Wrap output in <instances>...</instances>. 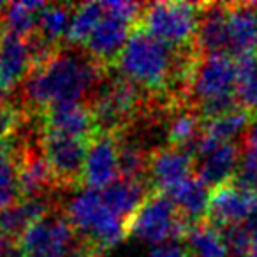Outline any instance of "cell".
Segmentation results:
<instances>
[{"label":"cell","instance_id":"6da1fadb","mask_svg":"<svg viewBox=\"0 0 257 257\" xmlns=\"http://www.w3.org/2000/svg\"><path fill=\"white\" fill-rule=\"evenodd\" d=\"M107 71L83 46L64 43L48 64L29 72L13 97L32 114H41L50 106L86 104Z\"/></svg>","mask_w":257,"mask_h":257},{"label":"cell","instance_id":"7a4b0ae2","mask_svg":"<svg viewBox=\"0 0 257 257\" xmlns=\"http://www.w3.org/2000/svg\"><path fill=\"white\" fill-rule=\"evenodd\" d=\"M201 4L155 2L145 6L138 25L176 50H196Z\"/></svg>","mask_w":257,"mask_h":257},{"label":"cell","instance_id":"3957f363","mask_svg":"<svg viewBox=\"0 0 257 257\" xmlns=\"http://www.w3.org/2000/svg\"><path fill=\"white\" fill-rule=\"evenodd\" d=\"M190 225L166 194L152 192L128 222V236L157 246L169 241L183 243Z\"/></svg>","mask_w":257,"mask_h":257},{"label":"cell","instance_id":"277c9868","mask_svg":"<svg viewBox=\"0 0 257 257\" xmlns=\"http://www.w3.org/2000/svg\"><path fill=\"white\" fill-rule=\"evenodd\" d=\"M236 60L229 55H206L194 64L187 85V102L197 107L217 99L236 97Z\"/></svg>","mask_w":257,"mask_h":257},{"label":"cell","instance_id":"5b68a950","mask_svg":"<svg viewBox=\"0 0 257 257\" xmlns=\"http://www.w3.org/2000/svg\"><path fill=\"white\" fill-rule=\"evenodd\" d=\"M90 141L53 131L43 133V152L60 190L69 192L85 187V161Z\"/></svg>","mask_w":257,"mask_h":257},{"label":"cell","instance_id":"8992f818","mask_svg":"<svg viewBox=\"0 0 257 257\" xmlns=\"http://www.w3.org/2000/svg\"><path fill=\"white\" fill-rule=\"evenodd\" d=\"M78 238L65 211L55 210L23 232L20 246L27 257H64Z\"/></svg>","mask_w":257,"mask_h":257},{"label":"cell","instance_id":"52a82bcc","mask_svg":"<svg viewBox=\"0 0 257 257\" xmlns=\"http://www.w3.org/2000/svg\"><path fill=\"white\" fill-rule=\"evenodd\" d=\"M257 211V196L255 192H248L232 182L213 189L208 206L206 222L215 229H224L229 225L246 224Z\"/></svg>","mask_w":257,"mask_h":257},{"label":"cell","instance_id":"ba28073f","mask_svg":"<svg viewBox=\"0 0 257 257\" xmlns=\"http://www.w3.org/2000/svg\"><path fill=\"white\" fill-rule=\"evenodd\" d=\"M120 175L118 140L111 134H95L88 143L85 161V187L104 190Z\"/></svg>","mask_w":257,"mask_h":257},{"label":"cell","instance_id":"9c48e42d","mask_svg":"<svg viewBox=\"0 0 257 257\" xmlns=\"http://www.w3.org/2000/svg\"><path fill=\"white\" fill-rule=\"evenodd\" d=\"M134 27L136 25L116 18V16L104 15L102 22L97 25V29L92 32V36L88 37L83 48L88 51L93 60L111 69L116 65L118 57L127 46V41L133 34Z\"/></svg>","mask_w":257,"mask_h":257},{"label":"cell","instance_id":"30bf717a","mask_svg":"<svg viewBox=\"0 0 257 257\" xmlns=\"http://www.w3.org/2000/svg\"><path fill=\"white\" fill-rule=\"evenodd\" d=\"M194 173V157L185 150L162 147L152 154L150 185L154 192L168 194Z\"/></svg>","mask_w":257,"mask_h":257},{"label":"cell","instance_id":"8fae6325","mask_svg":"<svg viewBox=\"0 0 257 257\" xmlns=\"http://www.w3.org/2000/svg\"><path fill=\"white\" fill-rule=\"evenodd\" d=\"M196 51L199 57L229 55L227 4H201Z\"/></svg>","mask_w":257,"mask_h":257},{"label":"cell","instance_id":"7c38bea8","mask_svg":"<svg viewBox=\"0 0 257 257\" xmlns=\"http://www.w3.org/2000/svg\"><path fill=\"white\" fill-rule=\"evenodd\" d=\"M44 131H53L65 136L90 141L95 136L92 111L86 104H60L50 106L41 113Z\"/></svg>","mask_w":257,"mask_h":257},{"label":"cell","instance_id":"4fadbf2b","mask_svg":"<svg viewBox=\"0 0 257 257\" xmlns=\"http://www.w3.org/2000/svg\"><path fill=\"white\" fill-rule=\"evenodd\" d=\"M241 147L236 143H222L210 154L194 162V175L208 187H218L232 182L241 159Z\"/></svg>","mask_w":257,"mask_h":257},{"label":"cell","instance_id":"5bb4252c","mask_svg":"<svg viewBox=\"0 0 257 257\" xmlns=\"http://www.w3.org/2000/svg\"><path fill=\"white\" fill-rule=\"evenodd\" d=\"M152 192L154 190L148 182H134V180L120 178L104 190H100V197H102L104 206L111 213L128 224Z\"/></svg>","mask_w":257,"mask_h":257},{"label":"cell","instance_id":"9a60e30c","mask_svg":"<svg viewBox=\"0 0 257 257\" xmlns=\"http://www.w3.org/2000/svg\"><path fill=\"white\" fill-rule=\"evenodd\" d=\"M229 55L243 57L255 53L257 48V6L227 4Z\"/></svg>","mask_w":257,"mask_h":257},{"label":"cell","instance_id":"2e32d148","mask_svg":"<svg viewBox=\"0 0 257 257\" xmlns=\"http://www.w3.org/2000/svg\"><path fill=\"white\" fill-rule=\"evenodd\" d=\"M23 147L25 140L20 136L0 140V211L8 210L22 199L18 171Z\"/></svg>","mask_w":257,"mask_h":257},{"label":"cell","instance_id":"e0dca14e","mask_svg":"<svg viewBox=\"0 0 257 257\" xmlns=\"http://www.w3.org/2000/svg\"><path fill=\"white\" fill-rule=\"evenodd\" d=\"M107 213L109 210L104 206L100 190L88 189V187L79 189L65 208L69 222L81 236H88L106 218Z\"/></svg>","mask_w":257,"mask_h":257},{"label":"cell","instance_id":"ac0fdd59","mask_svg":"<svg viewBox=\"0 0 257 257\" xmlns=\"http://www.w3.org/2000/svg\"><path fill=\"white\" fill-rule=\"evenodd\" d=\"M30 71L32 65L25 39L6 32L0 41V79L6 88L13 93L20 83L25 81Z\"/></svg>","mask_w":257,"mask_h":257},{"label":"cell","instance_id":"d6986e66","mask_svg":"<svg viewBox=\"0 0 257 257\" xmlns=\"http://www.w3.org/2000/svg\"><path fill=\"white\" fill-rule=\"evenodd\" d=\"M166 196L175 203L180 215L185 218L189 224H197L203 220L204 213H208L210 206V187L199 180L196 175L187 178L180 185H176L173 190H169Z\"/></svg>","mask_w":257,"mask_h":257},{"label":"cell","instance_id":"ffe728a7","mask_svg":"<svg viewBox=\"0 0 257 257\" xmlns=\"http://www.w3.org/2000/svg\"><path fill=\"white\" fill-rule=\"evenodd\" d=\"M44 2H9L0 13V22L4 30L13 36L27 39L37 29V18L44 9Z\"/></svg>","mask_w":257,"mask_h":257},{"label":"cell","instance_id":"44dd1931","mask_svg":"<svg viewBox=\"0 0 257 257\" xmlns=\"http://www.w3.org/2000/svg\"><path fill=\"white\" fill-rule=\"evenodd\" d=\"M185 246L192 257H227V246L220 231L206 220L192 224L185 236Z\"/></svg>","mask_w":257,"mask_h":257},{"label":"cell","instance_id":"7402d4cb","mask_svg":"<svg viewBox=\"0 0 257 257\" xmlns=\"http://www.w3.org/2000/svg\"><path fill=\"white\" fill-rule=\"evenodd\" d=\"M250 123H252L250 111L238 107L231 113H225L218 118L204 121L203 134L217 141V143H232L236 138H245Z\"/></svg>","mask_w":257,"mask_h":257},{"label":"cell","instance_id":"603a6c76","mask_svg":"<svg viewBox=\"0 0 257 257\" xmlns=\"http://www.w3.org/2000/svg\"><path fill=\"white\" fill-rule=\"evenodd\" d=\"M76 6L72 4H46L39 13L36 32L53 44H64L62 39L67 37L72 13Z\"/></svg>","mask_w":257,"mask_h":257},{"label":"cell","instance_id":"cb8c5ba5","mask_svg":"<svg viewBox=\"0 0 257 257\" xmlns=\"http://www.w3.org/2000/svg\"><path fill=\"white\" fill-rule=\"evenodd\" d=\"M104 6L100 2H85V4L76 6L72 13L69 32L65 37V44L69 46H85L88 37L97 29L104 18Z\"/></svg>","mask_w":257,"mask_h":257},{"label":"cell","instance_id":"d4e9b609","mask_svg":"<svg viewBox=\"0 0 257 257\" xmlns=\"http://www.w3.org/2000/svg\"><path fill=\"white\" fill-rule=\"evenodd\" d=\"M236 100L243 109L257 111V55H243L236 58Z\"/></svg>","mask_w":257,"mask_h":257},{"label":"cell","instance_id":"484cf974","mask_svg":"<svg viewBox=\"0 0 257 257\" xmlns=\"http://www.w3.org/2000/svg\"><path fill=\"white\" fill-rule=\"evenodd\" d=\"M232 183L243 190L257 192V152L243 148Z\"/></svg>","mask_w":257,"mask_h":257},{"label":"cell","instance_id":"4316f807","mask_svg":"<svg viewBox=\"0 0 257 257\" xmlns=\"http://www.w3.org/2000/svg\"><path fill=\"white\" fill-rule=\"evenodd\" d=\"M104 13L109 16H116L120 20L138 25L143 16L145 6L147 4H138V2H125V0H111V2H102Z\"/></svg>","mask_w":257,"mask_h":257},{"label":"cell","instance_id":"83f0119b","mask_svg":"<svg viewBox=\"0 0 257 257\" xmlns=\"http://www.w3.org/2000/svg\"><path fill=\"white\" fill-rule=\"evenodd\" d=\"M150 257H190V253L185 245L178 241H169L164 245L154 246Z\"/></svg>","mask_w":257,"mask_h":257},{"label":"cell","instance_id":"f1b7e54d","mask_svg":"<svg viewBox=\"0 0 257 257\" xmlns=\"http://www.w3.org/2000/svg\"><path fill=\"white\" fill-rule=\"evenodd\" d=\"M243 141H245V147L243 148H248V150L257 152V111L252 116V123H250V127H248V131H246Z\"/></svg>","mask_w":257,"mask_h":257},{"label":"cell","instance_id":"f546056e","mask_svg":"<svg viewBox=\"0 0 257 257\" xmlns=\"http://www.w3.org/2000/svg\"><path fill=\"white\" fill-rule=\"evenodd\" d=\"M13 238H8V236H4V234H0V257H4V250H6V246H8V243L11 241Z\"/></svg>","mask_w":257,"mask_h":257},{"label":"cell","instance_id":"4dcf8cb0","mask_svg":"<svg viewBox=\"0 0 257 257\" xmlns=\"http://www.w3.org/2000/svg\"><path fill=\"white\" fill-rule=\"evenodd\" d=\"M6 30H4V25H2V22H0V41H2V37H4Z\"/></svg>","mask_w":257,"mask_h":257},{"label":"cell","instance_id":"1f68e13d","mask_svg":"<svg viewBox=\"0 0 257 257\" xmlns=\"http://www.w3.org/2000/svg\"><path fill=\"white\" fill-rule=\"evenodd\" d=\"M97 257H104V255H102V253H100V255H97Z\"/></svg>","mask_w":257,"mask_h":257},{"label":"cell","instance_id":"d6a6232c","mask_svg":"<svg viewBox=\"0 0 257 257\" xmlns=\"http://www.w3.org/2000/svg\"><path fill=\"white\" fill-rule=\"evenodd\" d=\"M190 257H192V255H190Z\"/></svg>","mask_w":257,"mask_h":257}]
</instances>
